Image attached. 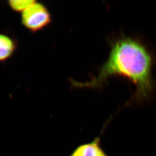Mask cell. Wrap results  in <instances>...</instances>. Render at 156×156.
Wrapping results in <instances>:
<instances>
[{
    "label": "cell",
    "instance_id": "cell-1",
    "mask_svg": "<svg viewBox=\"0 0 156 156\" xmlns=\"http://www.w3.org/2000/svg\"><path fill=\"white\" fill-rule=\"evenodd\" d=\"M110 51L97 75L86 82L72 80L74 87L95 88L103 87L109 79L121 76L134 84V93L125 106L140 105L150 100L156 89L153 77L155 57L150 48L141 40L124 34L109 41Z\"/></svg>",
    "mask_w": 156,
    "mask_h": 156
},
{
    "label": "cell",
    "instance_id": "cell-2",
    "mask_svg": "<svg viewBox=\"0 0 156 156\" xmlns=\"http://www.w3.org/2000/svg\"><path fill=\"white\" fill-rule=\"evenodd\" d=\"M51 22V16L44 4L37 1L22 14V23L32 33L39 31L48 27Z\"/></svg>",
    "mask_w": 156,
    "mask_h": 156
},
{
    "label": "cell",
    "instance_id": "cell-3",
    "mask_svg": "<svg viewBox=\"0 0 156 156\" xmlns=\"http://www.w3.org/2000/svg\"><path fill=\"white\" fill-rule=\"evenodd\" d=\"M71 156H106L100 146L99 140L80 145L73 151Z\"/></svg>",
    "mask_w": 156,
    "mask_h": 156
},
{
    "label": "cell",
    "instance_id": "cell-4",
    "mask_svg": "<svg viewBox=\"0 0 156 156\" xmlns=\"http://www.w3.org/2000/svg\"><path fill=\"white\" fill-rule=\"evenodd\" d=\"M16 42L9 36L0 34V62L9 59L16 50Z\"/></svg>",
    "mask_w": 156,
    "mask_h": 156
},
{
    "label": "cell",
    "instance_id": "cell-5",
    "mask_svg": "<svg viewBox=\"0 0 156 156\" xmlns=\"http://www.w3.org/2000/svg\"><path fill=\"white\" fill-rule=\"evenodd\" d=\"M35 2L34 0H11L8 4L13 11L23 12Z\"/></svg>",
    "mask_w": 156,
    "mask_h": 156
}]
</instances>
